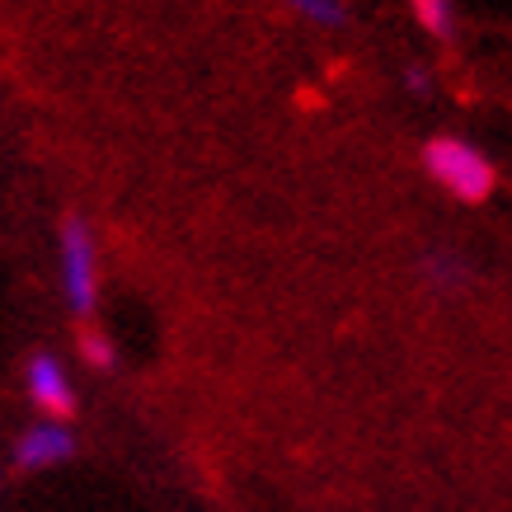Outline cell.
Wrapping results in <instances>:
<instances>
[{"label":"cell","mask_w":512,"mask_h":512,"mask_svg":"<svg viewBox=\"0 0 512 512\" xmlns=\"http://www.w3.org/2000/svg\"><path fill=\"white\" fill-rule=\"evenodd\" d=\"M423 170L433 174L437 184L447 188L451 198L461 202H489L498 188V170L494 160L475 151L470 141L461 137H433L423 146Z\"/></svg>","instance_id":"obj_1"},{"label":"cell","mask_w":512,"mask_h":512,"mask_svg":"<svg viewBox=\"0 0 512 512\" xmlns=\"http://www.w3.org/2000/svg\"><path fill=\"white\" fill-rule=\"evenodd\" d=\"M62 287L66 306L80 320H90L94 301H99V249H94V231L85 217L62 221Z\"/></svg>","instance_id":"obj_2"},{"label":"cell","mask_w":512,"mask_h":512,"mask_svg":"<svg viewBox=\"0 0 512 512\" xmlns=\"http://www.w3.org/2000/svg\"><path fill=\"white\" fill-rule=\"evenodd\" d=\"M29 395L52 423L76 419V390L66 381L57 353H33L29 357Z\"/></svg>","instance_id":"obj_3"},{"label":"cell","mask_w":512,"mask_h":512,"mask_svg":"<svg viewBox=\"0 0 512 512\" xmlns=\"http://www.w3.org/2000/svg\"><path fill=\"white\" fill-rule=\"evenodd\" d=\"M76 456V433L66 428V423H38L29 433L19 437L15 447V466L19 470H47V466H62Z\"/></svg>","instance_id":"obj_4"},{"label":"cell","mask_w":512,"mask_h":512,"mask_svg":"<svg viewBox=\"0 0 512 512\" xmlns=\"http://www.w3.org/2000/svg\"><path fill=\"white\" fill-rule=\"evenodd\" d=\"M414 5V19H419L423 29L451 43V33H456V10H451V0H409Z\"/></svg>","instance_id":"obj_5"},{"label":"cell","mask_w":512,"mask_h":512,"mask_svg":"<svg viewBox=\"0 0 512 512\" xmlns=\"http://www.w3.org/2000/svg\"><path fill=\"white\" fill-rule=\"evenodd\" d=\"M80 357L90 362L94 372H113V362H118V348H113L109 334H99V329H80Z\"/></svg>","instance_id":"obj_6"},{"label":"cell","mask_w":512,"mask_h":512,"mask_svg":"<svg viewBox=\"0 0 512 512\" xmlns=\"http://www.w3.org/2000/svg\"><path fill=\"white\" fill-rule=\"evenodd\" d=\"M301 19H311V24H320V29H339L343 19H348V10H343V0H287Z\"/></svg>","instance_id":"obj_7"},{"label":"cell","mask_w":512,"mask_h":512,"mask_svg":"<svg viewBox=\"0 0 512 512\" xmlns=\"http://www.w3.org/2000/svg\"><path fill=\"white\" fill-rule=\"evenodd\" d=\"M428 273H433L437 282H461V264H451V259H428Z\"/></svg>","instance_id":"obj_8"},{"label":"cell","mask_w":512,"mask_h":512,"mask_svg":"<svg viewBox=\"0 0 512 512\" xmlns=\"http://www.w3.org/2000/svg\"><path fill=\"white\" fill-rule=\"evenodd\" d=\"M404 85H409L414 94H428V90H433V76H428V71H419V66H409V71H404Z\"/></svg>","instance_id":"obj_9"}]
</instances>
